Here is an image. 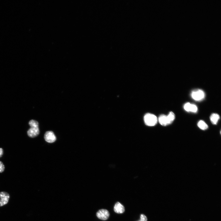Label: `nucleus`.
I'll use <instances>...</instances> for the list:
<instances>
[{"label":"nucleus","instance_id":"nucleus-16","mask_svg":"<svg viewBox=\"0 0 221 221\" xmlns=\"http://www.w3.org/2000/svg\"><path fill=\"white\" fill-rule=\"evenodd\" d=\"M4 154V150L2 148H0V158L2 157Z\"/></svg>","mask_w":221,"mask_h":221},{"label":"nucleus","instance_id":"nucleus-6","mask_svg":"<svg viewBox=\"0 0 221 221\" xmlns=\"http://www.w3.org/2000/svg\"><path fill=\"white\" fill-rule=\"evenodd\" d=\"M97 217L102 220L107 219L110 216L109 211L105 209H101L99 210L97 213Z\"/></svg>","mask_w":221,"mask_h":221},{"label":"nucleus","instance_id":"nucleus-7","mask_svg":"<svg viewBox=\"0 0 221 221\" xmlns=\"http://www.w3.org/2000/svg\"><path fill=\"white\" fill-rule=\"evenodd\" d=\"M114 210L115 212L118 214L123 213L125 210L124 206L119 202H117L115 204Z\"/></svg>","mask_w":221,"mask_h":221},{"label":"nucleus","instance_id":"nucleus-15","mask_svg":"<svg viewBox=\"0 0 221 221\" xmlns=\"http://www.w3.org/2000/svg\"><path fill=\"white\" fill-rule=\"evenodd\" d=\"M148 218L147 216L144 214H141V215L140 219L138 221H147Z\"/></svg>","mask_w":221,"mask_h":221},{"label":"nucleus","instance_id":"nucleus-13","mask_svg":"<svg viewBox=\"0 0 221 221\" xmlns=\"http://www.w3.org/2000/svg\"><path fill=\"white\" fill-rule=\"evenodd\" d=\"M191 104L189 103H187L184 105V108L185 110L187 112H190V109Z\"/></svg>","mask_w":221,"mask_h":221},{"label":"nucleus","instance_id":"nucleus-10","mask_svg":"<svg viewBox=\"0 0 221 221\" xmlns=\"http://www.w3.org/2000/svg\"><path fill=\"white\" fill-rule=\"evenodd\" d=\"M168 125L172 124L175 119V115L172 112H170L167 116Z\"/></svg>","mask_w":221,"mask_h":221},{"label":"nucleus","instance_id":"nucleus-14","mask_svg":"<svg viewBox=\"0 0 221 221\" xmlns=\"http://www.w3.org/2000/svg\"><path fill=\"white\" fill-rule=\"evenodd\" d=\"M5 168L4 164L3 162L0 161V173L3 172L5 171Z\"/></svg>","mask_w":221,"mask_h":221},{"label":"nucleus","instance_id":"nucleus-1","mask_svg":"<svg viewBox=\"0 0 221 221\" xmlns=\"http://www.w3.org/2000/svg\"><path fill=\"white\" fill-rule=\"evenodd\" d=\"M29 124L31 128L27 131L28 135L32 138L38 136L40 133L38 122L34 120H32L29 121Z\"/></svg>","mask_w":221,"mask_h":221},{"label":"nucleus","instance_id":"nucleus-11","mask_svg":"<svg viewBox=\"0 0 221 221\" xmlns=\"http://www.w3.org/2000/svg\"><path fill=\"white\" fill-rule=\"evenodd\" d=\"M199 127L202 130H206L208 128L207 124L203 121L201 120L199 121L198 124Z\"/></svg>","mask_w":221,"mask_h":221},{"label":"nucleus","instance_id":"nucleus-12","mask_svg":"<svg viewBox=\"0 0 221 221\" xmlns=\"http://www.w3.org/2000/svg\"><path fill=\"white\" fill-rule=\"evenodd\" d=\"M198 108L197 106L195 104H191L190 112L196 113L198 111Z\"/></svg>","mask_w":221,"mask_h":221},{"label":"nucleus","instance_id":"nucleus-2","mask_svg":"<svg viewBox=\"0 0 221 221\" xmlns=\"http://www.w3.org/2000/svg\"><path fill=\"white\" fill-rule=\"evenodd\" d=\"M144 120L145 124L149 126H153L157 123L158 119L154 114H147L144 116Z\"/></svg>","mask_w":221,"mask_h":221},{"label":"nucleus","instance_id":"nucleus-4","mask_svg":"<svg viewBox=\"0 0 221 221\" xmlns=\"http://www.w3.org/2000/svg\"><path fill=\"white\" fill-rule=\"evenodd\" d=\"M9 193L5 192H0V207L3 206L8 203L10 199Z\"/></svg>","mask_w":221,"mask_h":221},{"label":"nucleus","instance_id":"nucleus-3","mask_svg":"<svg viewBox=\"0 0 221 221\" xmlns=\"http://www.w3.org/2000/svg\"><path fill=\"white\" fill-rule=\"evenodd\" d=\"M191 96L193 100L197 101H200L204 99L205 94L202 90L197 89L193 90L192 92Z\"/></svg>","mask_w":221,"mask_h":221},{"label":"nucleus","instance_id":"nucleus-5","mask_svg":"<svg viewBox=\"0 0 221 221\" xmlns=\"http://www.w3.org/2000/svg\"><path fill=\"white\" fill-rule=\"evenodd\" d=\"M44 139L48 143H51L56 140V137L53 131H49L46 132L45 133Z\"/></svg>","mask_w":221,"mask_h":221},{"label":"nucleus","instance_id":"nucleus-8","mask_svg":"<svg viewBox=\"0 0 221 221\" xmlns=\"http://www.w3.org/2000/svg\"><path fill=\"white\" fill-rule=\"evenodd\" d=\"M158 121L162 126H166L168 125L167 116L165 115H160L158 118Z\"/></svg>","mask_w":221,"mask_h":221},{"label":"nucleus","instance_id":"nucleus-9","mask_svg":"<svg viewBox=\"0 0 221 221\" xmlns=\"http://www.w3.org/2000/svg\"><path fill=\"white\" fill-rule=\"evenodd\" d=\"M219 119V115L217 114H213L210 117V120L212 123L214 125L217 124Z\"/></svg>","mask_w":221,"mask_h":221}]
</instances>
